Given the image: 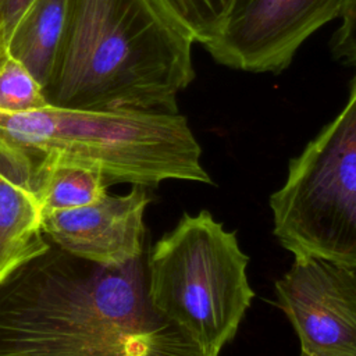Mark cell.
Returning a JSON list of instances; mask_svg holds the SVG:
<instances>
[{"label":"cell","instance_id":"obj_15","mask_svg":"<svg viewBox=\"0 0 356 356\" xmlns=\"http://www.w3.org/2000/svg\"><path fill=\"white\" fill-rule=\"evenodd\" d=\"M33 1L35 0H1V14L7 38L17 21Z\"/></svg>","mask_w":356,"mask_h":356},{"label":"cell","instance_id":"obj_5","mask_svg":"<svg viewBox=\"0 0 356 356\" xmlns=\"http://www.w3.org/2000/svg\"><path fill=\"white\" fill-rule=\"evenodd\" d=\"M273 232L293 256L356 270V74L345 107L289 161Z\"/></svg>","mask_w":356,"mask_h":356},{"label":"cell","instance_id":"obj_10","mask_svg":"<svg viewBox=\"0 0 356 356\" xmlns=\"http://www.w3.org/2000/svg\"><path fill=\"white\" fill-rule=\"evenodd\" d=\"M67 0H35L7 38L8 54L44 86L63 36Z\"/></svg>","mask_w":356,"mask_h":356},{"label":"cell","instance_id":"obj_16","mask_svg":"<svg viewBox=\"0 0 356 356\" xmlns=\"http://www.w3.org/2000/svg\"><path fill=\"white\" fill-rule=\"evenodd\" d=\"M8 57V50H7V36H6V29H4V22H3V14H1V0H0V67L4 63V60Z\"/></svg>","mask_w":356,"mask_h":356},{"label":"cell","instance_id":"obj_13","mask_svg":"<svg viewBox=\"0 0 356 356\" xmlns=\"http://www.w3.org/2000/svg\"><path fill=\"white\" fill-rule=\"evenodd\" d=\"M47 106L42 85L10 54L0 67V110L18 113Z\"/></svg>","mask_w":356,"mask_h":356},{"label":"cell","instance_id":"obj_11","mask_svg":"<svg viewBox=\"0 0 356 356\" xmlns=\"http://www.w3.org/2000/svg\"><path fill=\"white\" fill-rule=\"evenodd\" d=\"M33 184L43 216L92 204L107 193L108 186L97 168L60 160L35 164Z\"/></svg>","mask_w":356,"mask_h":356},{"label":"cell","instance_id":"obj_14","mask_svg":"<svg viewBox=\"0 0 356 356\" xmlns=\"http://www.w3.org/2000/svg\"><path fill=\"white\" fill-rule=\"evenodd\" d=\"M331 39L334 58L356 67V0H348Z\"/></svg>","mask_w":356,"mask_h":356},{"label":"cell","instance_id":"obj_1","mask_svg":"<svg viewBox=\"0 0 356 356\" xmlns=\"http://www.w3.org/2000/svg\"><path fill=\"white\" fill-rule=\"evenodd\" d=\"M167 324L145 254L110 267L49 242L0 280V356H147Z\"/></svg>","mask_w":356,"mask_h":356},{"label":"cell","instance_id":"obj_3","mask_svg":"<svg viewBox=\"0 0 356 356\" xmlns=\"http://www.w3.org/2000/svg\"><path fill=\"white\" fill-rule=\"evenodd\" d=\"M0 142L32 165L60 160L97 168L107 185L157 186L165 179L213 184L185 115L159 111H89L44 106L0 110Z\"/></svg>","mask_w":356,"mask_h":356},{"label":"cell","instance_id":"obj_2","mask_svg":"<svg viewBox=\"0 0 356 356\" xmlns=\"http://www.w3.org/2000/svg\"><path fill=\"white\" fill-rule=\"evenodd\" d=\"M193 43L153 0H67L46 102L89 111L177 113V96L195 78Z\"/></svg>","mask_w":356,"mask_h":356},{"label":"cell","instance_id":"obj_12","mask_svg":"<svg viewBox=\"0 0 356 356\" xmlns=\"http://www.w3.org/2000/svg\"><path fill=\"white\" fill-rule=\"evenodd\" d=\"M203 47L221 31L234 0H153Z\"/></svg>","mask_w":356,"mask_h":356},{"label":"cell","instance_id":"obj_8","mask_svg":"<svg viewBox=\"0 0 356 356\" xmlns=\"http://www.w3.org/2000/svg\"><path fill=\"white\" fill-rule=\"evenodd\" d=\"M152 196L132 185L125 195L106 193L82 207L43 216L49 242L64 252L102 266H122L145 254L143 216Z\"/></svg>","mask_w":356,"mask_h":356},{"label":"cell","instance_id":"obj_9","mask_svg":"<svg viewBox=\"0 0 356 356\" xmlns=\"http://www.w3.org/2000/svg\"><path fill=\"white\" fill-rule=\"evenodd\" d=\"M26 153L0 142V280L49 246Z\"/></svg>","mask_w":356,"mask_h":356},{"label":"cell","instance_id":"obj_17","mask_svg":"<svg viewBox=\"0 0 356 356\" xmlns=\"http://www.w3.org/2000/svg\"><path fill=\"white\" fill-rule=\"evenodd\" d=\"M300 356H309V355H306V353H302V352H300Z\"/></svg>","mask_w":356,"mask_h":356},{"label":"cell","instance_id":"obj_6","mask_svg":"<svg viewBox=\"0 0 356 356\" xmlns=\"http://www.w3.org/2000/svg\"><path fill=\"white\" fill-rule=\"evenodd\" d=\"M346 1L234 0L220 33L204 49L228 68L278 74L316 31L339 18Z\"/></svg>","mask_w":356,"mask_h":356},{"label":"cell","instance_id":"obj_7","mask_svg":"<svg viewBox=\"0 0 356 356\" xmlns=\"http://www.w3.org/2000/svg\"><path fill=\"white\" fill-rule=\"evenodd\" d=\"M278 307L309 356H356V270L295 256L275 282Z\"/></svg>","mask_w":356,"mask_h":356},{"label":"cell","instance_id":"obj_4","mask_svg":"<svg viewBox=\"0 0 356 356\" xmlns=\"http://www.w3.org/2000/svg\"><path fill=\"white\" fill-rule=\"evenodd\" d=\"M248 263L235 231L207 210L184 213L146 257L150 302L206 356H218L254 298Z\"/></svg>","mask_w":356,"mask_h":356}]
</instances>
